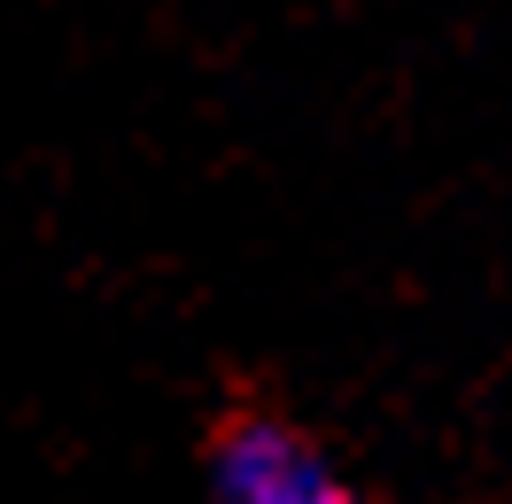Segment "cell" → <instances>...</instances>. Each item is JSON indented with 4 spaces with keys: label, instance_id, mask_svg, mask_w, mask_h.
<instances>
[{
    "label": "cell",
    "instance_id": "cell-1",
    "mask_svg": "<svg viewBox=\"0 0 512 504\" xmlns=\"http://www.w3.org/2000/svg\"><path fill=\"white\" fill-rule=\"evenodd\" d=\"M210 497L218 504H373L357 473L303 419L272 404H233L210 427Z\"/></svg>",
    "mask_w": 512,
    "mask_h": 504
}]
</instances>
